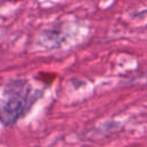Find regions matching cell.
I'll return each instance as SVG.
<instances>
[{
  "instance_id": "cell-1",
  "label": "cell",
  "mask_w": 147,
  "mask_h": 147,
  "mask_svg": "<svg viewBox=\"0 0 147 147\" xmlns=\"http://www.w3.org/2000/svg\"><path fill=\"white\" fill-rule=\"evenodd\" d=\"M40 92L26 80H15L0 100V122L10 126L23 117L39 98Z\"/></svg>"
}]
</instances>
